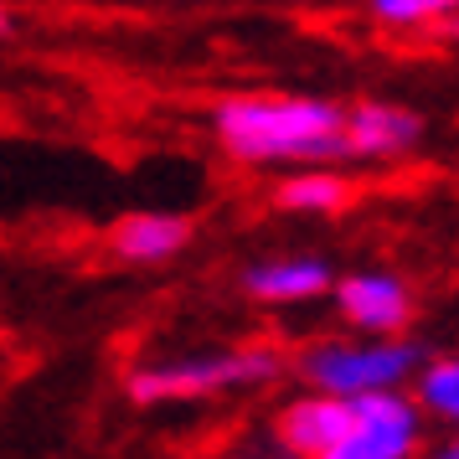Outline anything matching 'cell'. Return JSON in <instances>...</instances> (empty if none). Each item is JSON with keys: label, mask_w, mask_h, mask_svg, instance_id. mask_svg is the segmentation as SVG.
Instances as JSON below:
<instances>
[{"label": "cell", "mask_w": 459, "mask_h": 459, "mask_svg": "<svg viewBox=\"0 0 459 459\" xmlns=\"http://www.w3.org/2000/svg\"><path fill=\"white\" fill-rule=\"evenodd\" d=\"M217 134L238 160H331L346 155V114L325 99H228Z\"/></svg>", "instance_id": "6da1fadb"}, {"label": "cell", "mask_w": 459, "mask_h": 459, "mask_svg": "<svg viewBox=\"0 0 459 459\" xmlns=\"http://www.w3.org/2000/svg\"><path fill=\"white\" fill-rule=\"evenodd\" d=\"M279 372L273 351H228V356H191V361H166V367H140L129 377L134 403H176V397H212L232 387H253Z\"/></svg>", "instance_id": "7a4b0ae2"}, {"label": "cell", "mask_w": 459, "mask_h": 459, "mask_svg": "<svg viewBox=\"0 0 459 459\" xmlns=\"http://www.w3.org/2000/svg\"><path fill=\"white\" fill-rule=\"evenodd\" d=\"M413 367L418 346H310L299 356L305 382L320 387V397H341V403L393 393Z\"/></svg>", "instance_id": "3957f363"}, {"label": "cell", "mask_w": 459, "mask_h": 459, "mask_svg": "<svg viewBox=\"0 0 459 459\" xmlns=\"http://www.w3.org/2000/svg\"><path fill=\"white\" fill-rule=\"evenodd\" d=\"M351 434L320 459H408L418 438V408L397 393H372L351 403Z\"/></svg>", "instance_id": "277c9868"}, {"label": "cell", "mask_w": 459, "mask_h": 459, "mask_svg": "<svg viewBox=\"0 0 459 459\" xmlns=\"http://www.w3.org/2000/svg\"><path fill=\"white\" fill-rule=\"evenodd\" d=\"M335 305L346 320H356L361 331L372 335H387V331H403L408 315H413V299L408 290L397 284L393 273H351L335 284Z\"/></svg>", "instance_id": "5b68a950"}, {"label": "cell", "mask_w": 459, "mask_h": 459, "mask_svg": "<svg viewBox=\"0 0 459 459\" xmlns=\"http://www.w3.org/2000/svg\"><path fill=\"white\" fill-rule=\"evenodd\" d=\"M351 423H356L351 403L315 393V397H299V403L284 408V418H279V438L290 444L294 455L320 459V455H331L335 444L351 434Z\"/></svg>", "instance_id": "8992f818"}, {"label": "cell", "mask_w": 459, "mask_h": 459, "mask_svg": "<svg viewBox=\"0 0 459 459\" xmlns=\"http://www.w3.org/2000/svg\"><path fill=\"white\" fill-rule=\"evenodd\" d=\"M423 134V119L393 104H356L346 114V155H397Z\"/></svg>", "instance_id": "52a82bcc"}, {"label": "cell", "mask_w": 459, "mask_h": 459, "mask_svg": "<svg viewBox=\"0 0 459 459\" xmlns=\"http://www.w3.org/2000/svg\"><path fill=\"white\" fill-rule=\"evenodd\" d=\"M191 243V222L176 212H129L114 228V253L129 264H160Z\"/></svg>", "instance_id": "ba28073f"}, {"label": "cell", "mask_w": 459, "mask_h": 459, "mask_svg": "<svg viewBox=\"0 0 459 459\" xmlns=\"http://www.w3.org/2000/svg\"><path fill=\"white\" fill-rule=\"evenodd\" d=\"M243 290L273 305H290V299H310V294L331 290V264L325 258H269V264H253L243 273Z\"/></svg>", "instance_id": "9c48e42d"}, {"label": "cell", "mask_w": 459, "mask_h": 459, "mask_svg": "<svg viewBox=\"0 0 459 459\" xmlns=\"http://www.w3.org/2000/svg\"><path fill=\"white\" fill-rule=\"evenodd\" d=\"M346 196H351V186H346L341 176H331V170H305V176H290V181L279 186V207L335 212V207H346Z\"/></svg>", "instance_id": "30bf717a"}, {"label": "cell", "mask_w": 459, "mask_h": 459, "mask_svg": "<svg viewBox=\"0 0 459 459\" xmlns=\"http://www.w3.org/2000/svg\"><path fill=\"white\" fill-rule=\"evenodd\" d=\"M418 397H423L429 413L459 423V356L455 361H434V367L423 372V382H418Z\"/></svg>", "instance_id": "8fae6325"}, {"label": "cell", "mask_w": 459, "mask_h": 459, "mask_svg": "<svg viewBox=\"0 0 459 459\" xmlns=\"http://www.w3.org/2000/svg\"><path fill=\"white\" fill-rule=\"evenodd\" d=\"M372 16L393 26H413V22H429V16H449V5L444 0H377Z\"/></svg>", "instance_id": "7c38bea8"}, {"label": "cell", "mask_w": 459, "mask_h": 459, "mask_svg": "<svg viewBox=\"0 0 459 459\" xmlns=\"http://www.w3.org/2000/svg\"><path fill=\"white\" fill-rule=\"evenodd\" d=\"M434 459H459V438H455V444H444V449H438Z\"/></svg>", "instance_id": "4fadbf2b"}, {"label": "cell", "mask_w": 459, "mask_h": 459, "mask_svg": "<svg viewBox=\"0 0 459 459\" xmlns=\"http://www.w3.org/2000/svg\"><path fill=\"white\" fill-rule=\"evenodd\" d=\"M5 31H11V16H5V11H0V37H5Z\"/></svg>", "instance_id": "5bb4252c"}]
</instances>
